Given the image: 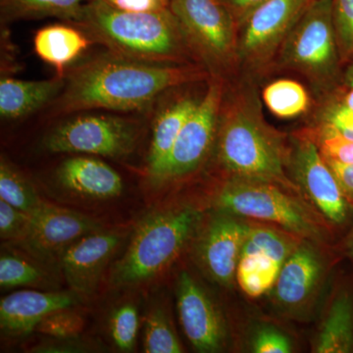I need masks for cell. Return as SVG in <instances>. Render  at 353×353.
I'll use <instances>...</instances> for the list:
<instances>
[{
  "mask_svg": "<svg viewBox=\"0 0 353 353\" xmlns=\"http://www.w3.org/2000/svg\"><path fill=\"white\" fill-rule=\"evenodd\" d=\"M263 101L274 115L284 119L301 115L310 105L305 88L292 80H278L267 85Z\"/></svg>",
  "mask_w": 353,
  "mask_h": 353,
  "instance_id": "cell-27",
  "label": "cell"
},
{
  "mask_svg": "<svg viewBox=\"0 0 353 353\" xmlns=\"http://www.w3.org/2000/svg\"><path fill=\"white\" fill-rule=\"evenodd\" d=\"M70 24L120 57L152 63L185 64L194 57L170 8L157 12L119 10L90 0Z\"/></svg>",
  "mask_w": 353,
  "mask_h": 353,
  "instance_id": "cell-2",
  "label": "cell"
},
{
  "mask_svg": "<svg viewBox=\"0 0 353 353\" xmlns=\"http://www.w3.org/2000/svg\"><path fill=\"white\" fill-rule=\"evenodd\" d=\"M194 58L219 77L236 62V24L222 0H169Z\"/></svg>",
  "mask_w": 353,
  "mask_h": 353,
  "instance_id": "cell-7",
  "label": "cell"
},
{
  "mask_svg": "<svg viewBox=\"0 0 353 353\" xmlns=\"http://www.w3.org/2000/svg\"><path fill=\"white\" fill-rule=\"evenodd\" d=\"M250 229L248 223L222 212L203 230L197 255L204 271L218 284L228 287L233 283Z\"/></svg>",
  "mask_w": 353,
  "mask_h": 353,
  "instance_id": "cell-14",
  "label": "cell"
},
{
  "mask_svg": "<svg viewBox=\"0 0 353 353\" xmlns=\"http://www.w3.org/2000/svg\"><path fill=\"white\" fill-rule=\"evenodd\" d=\"M252 352L256 353L292 352V341L285 334L273 327H262L252 340Z\"/></svg>",
  "mask_w": 353,
  "mask_h": 353,
  "instance_id": "cell-35",
  "label": "cell"
},
{
  "mask_svg": "<svg viewBox=\"0 0 353 353\" xmlns=\"http://www.w3.org/2000/svg\"><path fill=\"white\" fill-rule=\"evenodd\" d=\"M109 6L127 12H157L169 8V0H102Z\"/></svg>",
  "mask_w": 353,
  "mask_h": 353,
  "instance_id": "cell-38",
  "label": "cell"
},
{
  "mask_svg": "<svg viewBox=\"0 0 353 353\" xmlns=\"http://www.w3.org/2000/svg\"><path fill=\"white\" fill-rule=\"evenodd\" d=\"M310 137L314 139L325 161L353 164V141L325 125L318 129L315 136Z\"/></svg>",
  "mask_w": 353,
  "mask_h": 353,
  "instance_id": "cell-32",
  "label": "cell"
},
{
  "mask_svg": "<svg viewBox=\"0 0 353 353\" xmlns=\"http://www.w3.org/2000/svg\"><path fill=\"white\" fill-rule=\"evenodd\" d=\"M57 178L64 189L90 199H112L123 190L119 174L94 157L68 158L58 167Z\"/></svg>",
  "mask_w": 353,
  "mask_h": 353,
  "instance_id": "cell-17",
  "label": "cell"
},
{
  "mask_svg": "<svg viewBox=\"0 0 353 353\" xmlns=\"http://www.w3.org/2000/svg\"><path fill=\"white\" fill-rule=\"evenodd\" d=\"M138 139V126L129 120L117 116L85 114L58 125L48 132L43 145L52 153L121 158L134 152Z\"/></svg>",
  "mask_w": 353,
  "mask_h": 353,
  "instance_id": "cell-8",
  "label": "cell"
},
{
  "mask_svg": "<svg viewBox=\"0 0 353 353\" xmlns=\"http://www.w3.org/2000/svg\"><path fill=\"white\" fill-rule=\"evenodd\" d=\"M85 320L72 308L61 309L44 317L34 332L53 339L77 338L82 333Z\"/></svg>",
  "mask_w": 353,
  "mask_h": 353,
  "instance_id": "cell-31",
  "label": "cell"
},
{
  "mask_svg": "<svg viewBox=\"0 0 353 353\" xmlns=\"http://www.w3.org/2000/svg\"><path fill=\"white\" fill-rule=\"evenodd\" d=\"M333 171L343 196L347 202L353 203V164H343L326 161Z\"/></svg>",
  "mask_w": 353,
  "mask_h": 353,
  "instance_id": "cell-39",
  "label": "cell"
},
{
  "mask_svg": "<svg viewBox=\"0 0 353 353\" xmlns=\"http://www.w3.org/2000/svg\"><path fill=\"white\" fill-rule=\"evenodd\" d=\"M311 0H268L236 28V61L257 69L275 57Z\"/></svg>",
  "mask_w": 353,
  "mask_h": 353,
  "instance_id": "cell-9",
  "label": "cell"
},
{
  "mask_svg": "<svg viewBox=\"0 0 353 353\" xmlns=\"http://www.w3.org/2000/svg\"><path fill=\"white\" fill-rule=\"evenodd\" d=\"M350 253H352V257H353V230H352V236H350Z\"/></svg>",
  "mask_w": 353,
  "mask_h": 353,
  "instance_id": "cell-43",
  "label": "cell"
},
{
  "mask_svg": "<svg viewBox=\"0 0 353 353\" xmlns=\"http://www.w3.org/2000/svg\"><path fill=\"white\" fill-rule=\"evenodd\" d=\"M80 294L68 292L20 290L0 301V329L9 336H22L34 332L39 322L50 313L72 308L81 303Z\"/></svg>",
  "mask_w": 353,
  "mask_h": 353,
  "instance_id": "cell-16",
  "label": "cell"
},
{
  "mask_svg": "<svg viewBox=\"0 0 353 353\" xmlns=\"http://www.w3.org/2000/svg\"><path fill=\"white\" fill-rule=\"evenodd\" d=\"M202 213L192 206L152 212L139 222L124 255L114 265L111 283L131 285L161 274L199 229Z\"/></svg>",
  "mask_w": 353,
  "mask_h": 353,
  "instance_id": "cell-4",
  "label": "cell"
},
{
  "mask_svg": "<svg viewBox=\"0 0 353 353\" xmlns=\"http://www.w3.org/2000/svg\"><path fill=\"white\" fill-rule=\"evenodd\" d=\"M341 103H343V105L347 106V108L350 109V110L353 111V88H350V90H348L345 97H343Z\"/></svg>",
  "mask_w": 353,
  "mask_h": 353,
  "instance_id": "cell-41",
  "label": "cell"
},
{
  "mask_svg": "<svg viewBox=\"0 0 353 353\" xmlns=\"http://www.w3.org/2000/svg\"><path fill=\"white\" fill-rule=\"evenodd\" d=\"M203 76L201 68L192 65L139 61L108 51L68 69L50 114L141 111L171 88Z\"/></svg>",
  "mask_w": 353,
  "mask_h": 353,
  "instance_id": "cell-1",
  "label": "cell"
},
{
  "mask_svg": "<svg viewBox=\"0 0 353 353\" xmlns=\"http://www.w3.org/2000/svg\"><path fill=\"white\" fill-rule=\"evenodd\" d=\"M314 352H353V301L348 294H341L334 299L318 334Z\"/></svg>",
  "mask_w": 353,
  "mask_h": 353,
  "instance_id": "cell-22",
  "label": "cell"
},
{
  "mask_svg": "<svg viewBox=\"0 0 353 353\" xmlns=\"http://www.w3.org/2000/svg\"><path fill=\"white\" fill-rule=\"evenodd\" d=\"M322 125L331 128L345 138L353 141V111L341 102L325 109Z\"/></svg>",
  "mask_w": 353,
  "mask_h": 353,
  "instance_id": "cell-36",
  "label": "cell"
},
{
  "mask_svg": "<svg viewBox=\"0 0 353 353\" xmlns=\"http://www.w3.org/2000/svg\"><path fill=\"white\" fill-rule=\"evenodd\" d=\"M101 230L97 220L43 202L31 214L29 228L19 245L41 261H52L75 241Z\"/></svg>",
  "mask_w": 353,
  "mask_h": 353,
  "instance_id": "cell-12",
  "label": "cell"
},
{
  "mask_svg": "<svg viewBox=\"0 0 353 353\" xmlns=\"http://www.w3.org/2000/svg\"><path fill=\"white\" fill-rule=\"evenodd\" d=\"M274 183L231 178L221 188L216 205L223 213L273 223L301 239L320 240L319 216L301 199Z\"/></svg>",
  "mask_w": 353,
  "mask_h": 353,
  "instance_id": "cell-5",
  "label": "cell"
},
{
  "mask_svg": "<svg viewBox=\"0 0 353 353\" xmlns=\"http://www.w3.org/2000/svg\"><path fill=\"white\" fill-rule=\"evenodd\" d=\"M266 1L268 0H222L236 21V28L253 10Z\"/></svg>",
  "mask_w": 353,
  "mask_h": 353,
  "instance_id": "cell-40",
  "label": "cell"
},
{
  "mask_svg": "<svg viewBox=\"0 0 353 353\" xmlns=\"http://www.w3.org/2000/svg\"><path fill=\"white\" fill-rule=\"evenodd\" d=\"M224 90L220 77L213 76L196 110L179 134L158 183L170 182L196 172L215 148Z\"/></svg>",
  "mask_w": 353,
  "mask_h": 353,
  "instance_id": "cell-10",
  "label": "cell"
},
{
  "mask_svg": "<svg viewBox=\"0 0 353 353\" xmlns=\"http://www.w3.org/2000/svg\"><path fill=\"white\" fill-rule=\"evenodd\" d=\"M65 85V76L41 81L18 80L2 77L0 80V116L17 120L36 112L57 99Z\"/></svg>",
  "mask_w": 353,
  "mask_h": 353,
  "instance_id": "cell-20",
  "label": "cell"
},
{
  "mask_svg": "<svg viewBox=\"0 0 353 353\" xmlns=\"http://www.w3.org/2000/svg\"><path fill=\"white\" fill-rule=\"evenodd\" d=\"M31 214L13 208L0 199V238L4 241H19L27 233Z\"/></svg>",
  "mask_w": 353,
  "mask_h": 353,
  "instance_id": "cell-34",
  "label": "cell"
},
{
  "mask_svg": "<svg viewBox=\"0 0 353 353\" xmlns=\"http://www.w3.org/2000/svg\"><path fill=\"white\" fill-rule=\"evenodd\" d=\"M281 64L308 79L317 94L336 83L340 51L333 23V0H311L278 52Z\"/></svg>",
  "mask_w": 353,
  "mask_h": 353,
  "instance_id": "cell-6",
  "label": "cell"
},
{
  "mask_svg": "<svg viewBox=\"0 0 353 353\" xmlns=\"http://www.w3.org/2000/svg\"><path fill=\"white\" fill-rule=\"evenodd\" d=\"M288 168L301 192L325 218L336 224L347 219V199L314 139L309 134L296 137L292 141Z\"/></svg>",
  "mask_w": 353,
  "mask_h": 353,
  "instance_id": "cell-11",
  "label": "cell"
},
{
  "mask_svg": "<svg viewBox=\"0 0 353 353\" xmlns=\"http://www.w3.org/2000/svg\"><path fill=\"white\" fill-rule=\"evenodd\" d=\"M282 266L280 262L261 253L241 254L236 279L245 294L259 297L274 288Z\"/></svg>",
  "mask_w": 353,
  "mask_h": 353,
  "instance_id": "cell-24",
  "label": "cell"
},
{
  "mask_svg": "<svg viewBox=\"0 0 353 353\" xmlns=\"http://www.w3.org/2000/svg\"><path fill=\"white\" fill-rule=\"evenodd\" d=\"M48 276L38 265L16 254L1 255L0 259V285L2 289H12L26 285L46 284Z\"/></svg>",
  "mask_w": 353,
  "mask_h": 353,
  "instance_id": "cell-29",
  "label": "cell"
},
{
  "mask_svg": "<svg viewBox=\"0 0 353 353\" xmlns=\"http://www.w3.org/2000/svg\"><path fill=\"white\" fill-rule=\"evenodd\" d=\"M333 23L341 58H353V0H333Z\"/></svg>",
  "mask_w": 353,
  "mask_h": 353,
  "instance_id": "cell-33",
  "label": "cell"
},
{
  "mask_svg": "<svg viewBox=\"0 0 353 353\" xmlns=\"http://www.w3.org/2000/svg\"><path fill=\"white\" fill-rule=\"evenodd\" d=\"M92 43V39L75 25L54 24L37 31L34 50L44 63L55 69L57 75L64 77L70 65Z\"/></svg>",
  "mask_w": 353,
  "mask_h": 353,
  "instance_id": "cell-21",
  "label": "cell"
},
{
  "mask_svg": "<svg viewBox=\"0 0 353 353\" xmlns=\"http://www.w3.org/2000/svg\"><path fill=\"white\" fill-rule=\"evenodd\" d=\"M199 101L194 97H178L164 105L155 117L148 155V175L154 182L159 181L176 138Z\"/></svg>",
  "mask_w": 353,
  "mask_h": 353,
  "instance_id": "cell-19",
  "label": "cell"
},
{
  "mask_svg": "<svg viewBox=\"0 0 353 353\" xmlns=\"http://www.w3.org/2000/svg\"><path fill=\"white\" fill-rule=\"evenodd\" d=\"M215 148L231 178L274 183L301 194L285 171L290 148L280 132L265 122L254 97L245 94L222 106Z\"/></svg>",
  "mask_w": 353,
  "mask_h": 353,
  "instance_id": "cell-3",
  "label": "cell"
},
{
  "mask_svg": "<svg viewBox=\"0 0 353 353\" xmlns=\"http://www.w3.org/2000/svg\"><path fill=\"white\" fill-rule=\"evenodd\" d=\"M322 272L318 253L308 243H301L281 268L274 285L276 301L285 308L303 305L314 292Z\"/></svg>",
  "mask_w": 353,
  "mask_h": 353,
  "instance_id": "cell-18",
  "label": "cell"
},
{
  "mask_svg": "<svg viewBox=\"0 0 353 353\" xmlns=\"http://www.w3.org/2000/svg\"><path fill=\"white\" fill-rule=\"evenodd\" d=\"M139 327V309L128 301L117 306L109 318V334L115 347L130 352L136 347Z\"/></svg>",
  "mask_w": 353,
  "mask_h": 353,
  "instance_id": "cell-30",
  "label": "cell"
},
{
  "mask_svg": "<svg viewBox=\"0 0 353 353\" xmlns=\"http://www.w3.org/2000/svg\"><path fill=\"white\" fill-rule=\"evenodd\" d=\"M88 1L90 0H0L1 20L12 22L57 17L70 22Z\"/></svg>",
  "mask_w": 353,
  "mask_h": 353,
  "instance_id": "cell-23",
  "label": "cell"
},
{
  "mask_svg": "<svg viewBox=\"0 0 353 353\" xmlns=\"http://www.w3.org/2000/svg\"><path fill=\"white\" fill-rule=\"evenodd\" d=\"M0 199L29 214L43 202L27 176L3 157L0 161Z\"/></svg>",
  "mask_w": 353,
  "mask_h": 353,
  "instance_id": "cell-25",
  "label": "cell"
},
{
  "mask_svg": "<svg viewBox=\"0 0 353 353\" xmlns=\"http://www.w3.org/2000/svg\"><path fill=\"white\" fill-rule=\"evenodd\" d=\"M181 324L188 340L199 352H217L224 347L226 330L215 304L190 274L183 271L176 285Z\"/></svg>",
  "mask_w": 353,
  "mask_h": 353,
  "instance_id": "cell-13",
  "label": "cell"
},
{
  "mask_svg": "<svg viewBox=\"0 0 353 353\" xmlns=\"http://www.w3.org/2000/svg\"><path fill=\"white\" fill-rule=\"evenodd\" d=\"M143 350L146 353L183 352L181 341L163 308H152L146 317Z\"/></svg>",
  "mask_w": 353,
  "mask_h": 353,
  "instance_id": "cell-28",
  "label": "cell"
},
{
  "mask_svg": "<svg viewBox=\"0 0 353 353\" xmlns=\"http://www.w3.org/2000/svg\"><path fill=\"white\" fill-rule=\"evenodd\" d=\"M94 348L87 341L77 338L53 339L32 347V352H87Z\"/></svg>",
  "mask_w": 353,
  "mask_h": 353,
  "instance_id": "cell-37",
  "label": "cell"
},
{
  "mask_svg": "<svg viewBox=\"0 0 353 353\" xmlns=\"http://www.w3.org/2000/svg\"><path fill=\"white\" fill-rule=\"evenodd\" d=\"M345 80L348 87L353 88V63L348 67L345 72Z\"/></svg>",
  "mask_w": 353,
  "mask_h": 353,
  "instance_id": "cell-42",
  "label": "cell"
},
{
  "mask_svg": "<svg viewBox=\"0 0 353 353\" xmlns=\"http://www.w3.org/2000/svg\"><path fill=\"white\" fill-rule=\"evenodd\" d=\"M122 240L119 232L99 230L70 245L60 257L70 290L80 296L92 294Z\"/></svg>",
  "mask_w": 353,
  "mask_h": 353,
  "instance_id": "cell-15",
  "label": "cell"
},
{
  "mask_svg": "<svg viewBox=\"0 0 353 353\" xmlns=\"http://www.w3.org/2000/svg\"><path fill=\"white\" fill-rule=\"evenodd\" d=\"M299 238L296 234L287 231L280 232L274 228L250 226L241 254L261 253L284 264L301 245V241H296Z\"/></svg>",
  "mask_w": 353,
  "mask_h": 353,
  "instance_id": "cell-26",
  "label": "cell"
}]
</instances>
